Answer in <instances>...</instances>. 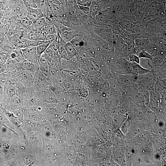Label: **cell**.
Returning <instances> with one entry per match:
<instances>
[{"mask_svg": "<svg viewBox=\"0 0 166 166\" xmlns=\"http://www.w3.org/2000/svg\"><path fill=\"white\" fill-rule=\"evenodd\" d=\"M41 56L45 59L48 62H51L54 57L53 51L49 46Z\"/></svg>", "mask_w": 166, "mask_h": 166, "instance_id": "cell-29", "label": "cell"}, {"mask_svg": "<svg viewBox=\"0 0 166 166\" xmlns=\"http://www.w3.org/2000/svg\"><path fill=\"white\" fill-rule=\"evenodd\" d=\"M93 30L96 35L107 41L112 38L114 35L111 28L105 25H96Z\"/></svg>", "mask_w": 166, "mask_h": 166, "instance_id": "cell-5", "label": "cell"}, {"mask_svg": "<svg viewBox=\"0 0 166 166\" xmlns=\"http://www.w3.org/2000/svg\"><path fill=\"white\" fill-rule=\"evenodd\" d=\"M48 62L45 59L41 56L40 59L39 69L46 77L48 75L49 72Z\"/></svg>", "mask_w": 166, "mask_h": 166, "instance_id": "cell-21", "label": "cell"}, {"mask_svg": "<svg viewBox=\"0 0 166 166\" xmlns=\"http://www.w3.org/2000/svg\"><path fill=\"white\" fill-rule=\"evenodd\" d=\"M115 134L117 136V137L121 139H123L124 138V134L119 128L116 129L114 132Z\"/></svg>", "mask_w": 166, "mask_h": 166, "instance_id": "cell-47", "label": "cell"}, {"mask_svg": "<svg viewBox=\"0 0 166 166\" xmlns=\"http://www.w3.org/2000/svg\"><path fill=\"white\" fill-rule=\"evenodd\" d=\"M4 75L6 77L11 78L18 81L26 88L32 86L34 83V74L22 69L11 74Z\"/></svg>", "mask_w": 166, "mask_h": 166, "instance_id": "cell-1", "label": "cell"}, {"mask_svg": "<svg viewBox=\"0 0 166 166\" xmlns=\"http://www.w3.org/2000/svg\"><path fill=\"white\" fill-rule=\"evenodd\" d=\"M130 124V121L128 119L124 121L121 124L120 129L124 134L127 132Z\"/></svg>", "mask_w": 166, "mask_h": 166, "instance_id": "cell-38", "label": "cell"}, {"mask_svg": "<svg viewBox=\"0 0 166 166\" xmlns=\"http://www.w3.org/2000/svg\"><path fill=\"white\" fill-rule=\"evenodd\" d=\"M80 9L85 14L89 16L90 13L89 7L78 5Z\"/></svg>", "mask_w": 166, "mask_h": 166, "instance_id": "cell-46", "label": "cell"}, {"mask_svg": "<svg viewBox=\"0 0 166 166\" xmlns=\"http://www.w3.org/2000/svg\"><path fill=\"white\" fill-rule=\"evenodd\" d=\"M47 3L51 5L58 4H61L57 0H46Z\"/></svg>", "mask_w": 166, "mask_h": 166, "instance_id": "cell-48", "label": "cell"}, {"mask_svg": "<svg viewBox=\"0 0 166 166\" xmlns=\"http://www.w3.org/2000/svg\"><path fill=\"white\" fill-rule=\"evenodd\" d=\"M53 16L56 17L64 14L65 12L64 6L62 5H52Z\"/></svg>", "mask_w": 166, "mask_h": 166, "instance_id": "cell-25", "label": "cell"}, {"mask_svg": "<svg viewBox=\"0 0 166 166\" xmlns=\"http://www.w3.org/2000/svg\"><path fill=\"white\" fill-rule=\"evenodd\" d=\"M20 64L23 69L30 71L34 75L39 68L38 66L32 63L25 59Z\"/></svg>", "mask_w": 166, "mask_h": 166, "instance_id": "cell-15", "label": "cell"}, {"mask_svg": "<svg viewBox=\"0 0 166 166\" xmlns=\"http://www.w3.org/2000/svg\"><path fill=\"white\" fill-rule=\"evenodd\" d=\"M90 13L89 16L94 18L96 15L101 11V3L96 0H93L89 6Z\"/></svg>", "mask_w": 166, "mask_h": 166, "instance_id": "cell-16", "label": "cell"}, {"mask_svg": "<svg viewBox=\"0 0 166 166\" xmlns=\"http://www.w3.org/2000/svg\"><path fill=\"white\" fill-rule=\"evenodd\" d=\"M134 76L114 73L113 77L119 85L134 83Z\"/></svg>", "mask_w": 166, "mask_h": 166, "instance_id": "cell-6", "label": "cell"}, {"mask_svg": "<svg viewBox=\"0 0 166 166\" xmlns=\"http://www.w3.org/2000/svg\"><path fill=\"white\" fill-rule=\"evenodd\" d=\"M110 27L113 33L115 35H119L124 30L118 22L113 24Z\"/></svg>", "mask_w": 166, "mask_h": 166, "instance_id": "cell-32", "label": "cell"}, {"mask_svg": "<svg viewBox=\"0 0 166 166\" xmlns=\"http://www.w3.org/2000/svg\"><path fill=\"white\" fill-rule=\"evenodd\" d=\"M37 32L38 35L39 41H44L47 35L48 34L45 28L38 29Z\"/></svg>", "mask_w": 166, "mask_h": 166, "instance_id": "cell-35", "label": "cell"}, {"mask_svg": "<svg viewBox=\"0 0 166 166\" xmlns=\"http://www.w3.org/2000/svg\"><path fill=\"white\" fill-rule=\"evenodd\" d=\"M58 1L61 5H63V6H64L65 3V0H57Z\"/></svg>", "mask_w": 166, "mask_h": 166, "instance_id": "cell-49", "label": "cell"}, {"mask_svg": "<svg viewBox=\"0 0 166 166\" xmlns=\"http://www.w3.org/2000/svg\"><path fill=\"white\" fill-rule=\"evenodd\" d=\"M128 61L130 62H134L138 64H140V61L138 56L134 54H131L129 55Z\"/></svg>", "mask_w": 166, "mask_h": 166, "instance_id": "cell-45", "label": "cell"}, {"mask_svg": "<svg viewBox=\"0 0 166 166\" xmlns=\"http://www.w3.org/2000/svg\"><path fill=\"white\" fill-rule=\"evenodd\" d=\"M14 20L16 22L18 23L23 28L26 29L33 24V22L27 17Z\"/></svg>", "mask_w": 166, "mask_h": 166, "instance_id": "cell-27", "label": "cell"}, {"mask_svg": "<svg viewBox=\"0 0 166 166\" xmlns=\"http://www.w3.org/2000/svg\"><path fill=\"white\" fill-rule=\"evenodd\" d=\"M77 16L80 25L85 26L87 21L88 16L84 14L75 2L74 4Z\"/></svg>", "mask_w": 166, "mask_h": 166, "instance_id": "cell-14", "label": "cell"}, {"mask_svg": "<svg viewBox=\"0 0 166 166\" xmlns=\"http://www.w3.org/2000/svg\"><path fill=\"white\" fill-rule=\"evenodd\" d=\"M165 57V55L158 54L153 57L151 60L148 59V64L150 68L158 65L162 63Z\"/></svg>", "mask_w": 166, "mask_h": 166, "instance_id": "cell-17", "label": "cell"}, {"mask_svg": "<svg viewBox=\"0 0 166 166\" xmlns=\"http://www.w3.org/2000/svg\"><path fill=\"white\" fill-rule=\"evenodd\" d=\"M142 93L144 99V103H148L150 100V94L149 91L143 88L142 90Z\"/></svg>", "mask_w": 166, "mask_h": 166, "instance_id": "cell-43", "label": "cell"}, {"mask_svg": "<svg viewBox=\"0 0 166 166\" xmlns=\"http://www.w3.org/2000/svg\"><path fill=\"white\" fill-rule=\"evenodd\" d=\"M131 68L134 75H142L151 71L150 68L145 69L139 64L134 62H130Z\"/></svg>", "mask_w": 166, "mask_h": 166, "instance_id": "cell-11", "label": "cell"}, {"mask_svg": "<svg viewBox=\"0 0 166 166\" xmlns=\"http://www.w3.org/2000/svg\"><path fill=\"white\" fill-rule=\"evenodd\" d=\"M138 87V85L135 83L119 85V88L122 93L128 97L130 96Z\"/></svg>", "mask_w": 166, "mask_h": 166, "instance_id": "cell-9", "label": "cell"}, {"mask_svg": "<svg viewBox=\"0 0 166 166\" xmlns=\"http://www.w3.org/2000/svg\"><path fill=\"white\" fill-rule=\"evenodd\" d=\"M57 34H48L45 39L44 42L46 43H51L54 42L56 38Z\"/></svg>", "mask_w": 166, "mask_h": 166, "instance_id": "cell-40", "label": "cell"}, {"mask_svg": "<svg viewBox=\"0 0 166 166\" xmlns=\"http://www.w3.org/2000/svg\"><path fill=\"white\" fill-rule=\"evenodd\" d=\"M8 58L6 54L0 51V65L3 66L6 63Z\"/></svg>", "mask_w": 166, "mask_h": 166, "instance_id": "cell-44", "label": "cell"}, {"mask_svg": "<svg viewBox=\"0 0 166 166\" xmlns=\"http://www.w3.org/2000/svg\"><path fill=\"white\" fill-rule=\"evenodd\" d=\"M46 19L45 29L48 34H57L58 31L55 26L49 20Z\"/></svg>", "mask_w": 166, "mask_h": 166, "instance_id": "cell-26", "label": "cell"}, {"mask_svg": "<svg viewBox=\"0 0 166 166\" xmlns=\"http://www.w3.org/2000/svg\"><path fill=\"white\" fill-rule=\"evenodd\" d=\"M134 43L135 45L141 50H146L153 45L149 39L147 38H135Z\"/></svg>", "mask_w": 166, "mask_h": 166, "instance_id": "cell-10", "label": "cell"}, {"mask_svg": "<svg viewBox=\"0 0 166 166\" xmlns=\"http://www.w3.org/2000/svg\"><path fill=\"white\" fill-rule=\"evenodd\" d=\"M70 42L75 48L77 51L81 49V46L83 45V41L81 39L75 37Z\"/></svg>", "mask_w": 166, "mask_h": 166, "instance_id": "cell-33", "label": "cell"}, {"mask_svg": "<svg viewBox=\"0 0 166 166\" xmlns=\"http://www.w3.org/2000/svg\"><path fill=\"white\" fill-rule=\"evenodd\" d=\"M138 57L140 58H144L150 60H152L153 57L144 49H142L138 54Z\"/></svg>", "mask_w": 166, "mask_h": 166, "instance_id": "cell-39", "label": "cell"}, {"mask_svg": "<svg viewBox=\"0 0 166 166\" xmlns=\"http://www.w3.org/2000/svg\"><path fill=\"white\" fill-rule=\"evenodd\" d=\"M113 71L114 73L123 74L134 75L130 62L127 59L120 57L113 66Z\"/></svg>", "mask_w": 166, "mask_h": 166, "instance_id": "cell-3", "label": "cell"}, {"mask_svg": "<svg viewBox=\"0 0 166 166\" xmlns=\"http://www.w3.org/2000/svg\"><path fill=\"white\" fill-rule=\"evenodd\" d=\"M119 35L123 39L127 45L131 46L134 45L135 38L130 31L124 29Z\"/></svg>", "mask_w": 166, "mask_h": 166, "instance_id": "cell-13", "label": "cell"}, {"mask_svg": "<svg viewBox=\"0 0 166 166\" xmlns=\"http://www.w3.org/2000/svg\"><path fill=\"white\" fill-rule=\"evenodd\" d=\"M166 57L160 65L150 68L152 71L157 76L159 80L166 79Z\"/></svg>", "mask_w": 166, "mask_h": 166, "instance_id": "cell-7", "label": "cell"}, {"mask_svg": "<svg viewBox=\"0 0 166 166\" xmlns=\"http://www.w3.org/2000/svg\"><path fill=\"white\" fill-rule=\"evenodd\" d=\"M6 77L2 73H0V101L2 98L5 90Z\"/></svg>", "mask_w": 166, "mask_h": 166, "instance_id": "cell-30", "label": "cell"}, {"mask_svg": "<svg viewBox=\"0 0 166 166\" xmlns=\"http://www.w3.org/2000/svg\"><path fill=\"white\" fill-rule=\"evenodd\" d=\"M58 33L61 37L66 43L70 42L76 37L75 33L73 30L58 32Z\"/></svg>", "mask_w": 166, "mask_h": 166, "instance_id": "cell-18", "label": "cell"}, {"mask_svg": "<svg viewBox=\"0 0 166 166\" xmlns=\"http://www.w3.org/2000/svg\"><path fill=\"white\" fill-rule=\"evenodd\" d=\"M65 47L67 53L66 59L70 60L76 56L77 50L70 42L66 43Z\"/></svg>", "mask_w": 166, "mask_h": 166, "instance_id": "cell-23", "label": "cell"}, {"mask_svg": "<svg viewBox=\"0 0 166 166\" xmlns=\"http://www.w3.org/2000/svg\"><path fill=\"white\" fill-rule=\"evenodd\" d=\"M46 77L39 69L34 74V84L45 85Z\"/></svg>", "mask_w": 166, "mask_h": 166, "instance_id": "cell-22", "label": "cell"}, {"mask_svg": "<svg viewBox=\"0 0 166 166\" xmlns=\"http://www.w3.org/2000/svg\"><path fill=\"white\" fill-rule=\"evenodd\" d=\"M93 0H75V3L78 5L89 7Z\"/></svg>", "mask_w": 166, "mask_h": 166, "instance_id": "cell-42", "label": "cell"}, {"mask_svg": "<svg viewBox=\"0 0 166 166\" xmlns=\"http://www.w3.org/2000/svg\"><path fill=\"white\" fill-rule=\"evenodd\" d=\"M150 94V100L149 101L154 102L160 103V96L156 93L154 91H149Z\"/></svg>", "mask_w": 166, "mask_h": 166, "instance_id": "cell-36", "label": "cell"}, {"mask_svg": "<svg viewBox=\"0 0 166 166\" xmlns=\"http://www.w3.org/2000/svg\"><path fill=\"white\" fill-rule=\"evenodd\" d=\"M47 5L46 0H37V9L45 18L46 16Z\"/></svg>", "mask_w": 166, "mask_h": 166, "instance_id": "cell-24", "label": "cell"}, {"mask_svg": "<svg viewBox=\"0 0 166 166\" xmlns=\"http://www.w3.org/2000/svg\"><path fill=\"white\" fill-rule=\"evenodd\" d=\"M27 11V17L33 23L35 22L39 18L43 17L37 9L30 7H26Z\"/></svg>", "mask_w": 166, "mask_h": 166, "instance_id": "cell-12", "label": "cell"}, {"mask_svg": "<svg viewBox=\"0 0 166 166\" xmlns=\"http://www.w3.org/2000/svg\"><path fill=\"white\" fill-rule=\"evenodd\" d=\"M111 94L113 98L116 101H119L122 96L119 86L112 87Z\"/></svg>", "mask_w": 166, "mask_h": 166, "instance_id": "cell-28", "label": "cell"}, {"mask_svg": "<svg viewBox=\"0 0 166 166\" xmlns=\"http://www.w3.org/2000/svg\"><path fill=\"white\" fill-rule=\"evenodd\" d=\"M26 7H30L37 9V0H22Z\"/></svg>", "mask_w": 166, "mask_h": 166, "instance_id": "cell-37", "label": "cell"}, {"mask_svg": "<svg viewBox=\"0 0 166 166\" xmlns=\"http://www.w3.org/2000/svg\"><path fill=\"white\" fill-rule=\"evenodd\" d=\"M51 43H45L39 45L36 47V53L37 55L41 57L42 54L47 49Z\"/></svg>", "mask_w": 166, "mask_h": 166, "instance_id": "cell-31", "label": "cell"}, {"mask_svg": "<svg viewBox=\"0 0 166 166\" xmlns=\"http://www.w3.org/2000/svg\"><path fill=\"white\" fill-rule=\"evenodd\" d=\"M21 49L26 60L39 67L41 57L37 55L36 47H28Z\"/></svg>", "mask_w": 166, "mask_h": 166, "instance_id": "cell-4", "label": "cell"}, {"mask_svg": "<svg viewBox=\"0 0 166 166\" xmlns=\"http://www.w3.org/2000/svg\"><path fill=\"white\" fill-rule=\"evenodd\" d=\"M140 78L136 84L140 86L149 91H154V85L156 82L159 80L157 76L151 72L140 75Z\"/></svg>", "mask_w": 166, "mask_h": 166, "instance_id": "cell-2", "label": "cell"}, {"mask_svg": "<svg viewBox=\"0 0 166 166\" xmlns=\"http://www.w3.org/2000/svg\"><path fill=\"white\" fill-rule=\"evenodd\" d=\"M166 79L159 80L156 81L154 85V91L160 96L163 92L166 90Z\"/></svg>", "mask_w": 166, "mask_h": 166, "instance_id": "cell-19", "label": "cell"}, {"mask_svg": "<svg viewBox=\"0 0 166 166\" xmlns=\"http://www.w3.org/2000/svg\"><path fill=\"white\" fill-rule=\"evenodd\" d=\"M134 150L133 149L129 148L127 150L125 153V157L127 162L130 163L132 159Z\"/></svg>", "mask_w": 166, "mask_h": 166, "instance_id": "cell-41", "label": "cell"}, {"mask_svg": "<svg viewBox=\"0 0 166 166\" xmlns=\"http://www.w3.org/2000/svg\"><path fill=\"white\" fill-rule=\"evenodd\" d=\"M54 42L60 56L66 59L67 53L65 47L66 43L61 37L58 32L57 37Z\"/></svg>", "mask_w": 166, "mask_h": 166, "instance_id": "cell-8", "label": "cell"}, {"mask_svg": "<svg viewBox=\"0 0 166 166\" xmlns=\"http://www.w3.org/2000/svg\"><path fill=\"white\" fill-rule=\"evenodd\" d=\"M46 19L44 17L40 18L35 22L33 23L32 25L36 30L40 29L44 27Z\"/></svg>", "mask_w": 166, "mask_h": 166, "instance_id": "cell-34", "label": "cell"}, {"mask_svg": "<svg viewBox=\"0 0 166 166\" xmlns=\"http://www.w3.org/2000/svg\"><path fill=\"white\" fill-rule=\"evenodd\" d=\"M119 23L123 29L130 31L135 25L130 21L124 17L118 18Z\"/></svg>", "mask_w": 166, "mask_h": 166, "instance_id": "cell-20", "label": "cell"}]
</instances>
